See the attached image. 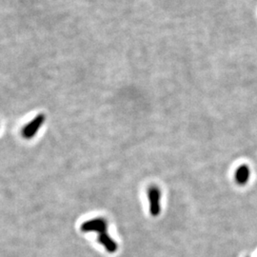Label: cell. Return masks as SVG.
Wrapping results in <instances>:
<instances>
[{
	"label": "cell",
	"mask_w": 257,
	"mask_h": 257,
	"mask_svg": "<svg viewBox=\"0 0 257 257\" xmlns=\"http://www.w3.org/2000/svg\"><path fill=\"white\" fill-rule=\"evenodd\" d=\"M250 176H251L250 168L247 165H241L236 170L235 179L238 185L244 186L249 182Z\"/></svg>",
	"instance_id": "cell-4"
},
{
	"label": "cell",
	"mask_w": 257,
	"mask_h": 257,
	"mask_svg": "<svg viewBox=\"0 0 257 257\" xmlns=\"http://www.w3.org/2000/svg\"><path fill=\"white\" fill-rule=\"evenodd\" d=\"M107 222L102 218H94L92 220H88L81 225V231L89 233V232H96L99 234L105 233L107 231Z\"/></svg>",
	"instance_id": "cell-2"
},
{
	"label": "cell",
	"mask_w": 257,
	"mask_h": 257,
	"mask_svg": "<svg viewBox=\"0 0 257 257\" xmlns=\"http://www.w3.org/2000/svg\"><path fill=\"white\" fill-rule=\"evenodd\" d=\"M98 240L104 246V248L107 250L109 253H115L117 251L116 242L112 238H110V236L108 235L107 232L99 234Z\"/></svg>",
	"instance_id": "cell-5"
},
{
	"label": "cell",
	"mask_w": 257,
	"mask_h": 257,
	"mask_svg": "<svg viewBox=\"0 0 257 257\" xmlns=\"http://www.w3.org/2000/svg\"><path fill=\"white\" fill-rule=\"evenodd\" d=\"M44 121H45V115L43 114L37 115L25 128H23V136L27 139L34 137L37 133L38 129L41 128Z\"/></svg>",
	"instance_id": "cell-3"
},
{
	"label": "cell",
	"mask_w": 257,
	"mask_h": 257,
	"mask_svg": "<svg viewBox=\"0 0 257 257\" xmlns=\"http://www.w3.org/2000/svg\"><path fill=\"white\" fill-rule=\"evenodd\" d=\"M148 198L150 203V213L152 216H158L161 212V193L159 188L151 186L148 190Z\"/></svg>",
	"instance_id": "cell-1"
}]
</instances>
